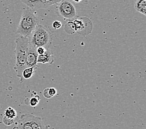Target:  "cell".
Instances as JSON below:
<instances>
[{
	"label": "cell",
	"mask_w": 146,
	"mask_h": 129,
	"mask_svg": "<svg viewBox=\"0 0 146 129\" xmlns=\"http://www.w3.org/2000/svg\"><path fill=\"white\" fill-rule=\"evenodd\" d=\"M49 125H47V126H46V128L45 129H49Z\"/></svg>",
	"instance_id": "20"
},
{
	"label": "cell",
	"mask_w": 146,
	"mask_h": 129,
	"mask_svg": "<svg viewBox=\"0 0 146 129\" xmlns=\"http://www.w3.org/2000/svg\"><path fill=\"white\" fill-rule=\"evenodd\" d=\"M40 97H39V96H38L37 95H35L29 99V104H30L31 106L34 107L38 105V104H39L40 101Z\"/></svg>",
	"instance_id": "14"
},
{
	"label": "cell",
	"mask_w": 146,
	"mask_h": 129,
	"mask_svg": "<svg viewBox=\"0 0 146 129\" xmlns=\"http://www.w3.org/2000/svg\"><path fill=\"white\" fill-rule=\"evenodd\" d=\"M3 122L4 123V124H5L6 125H11L15 123V120H11V119H9V118H7L5 117H3Z\"/></svg>",
	"instance_id": "15"
},
{
	"label": "cell",
	"mask_w": 146,
	"mask_h": 129,
	"mask_svg": "<svg viewBox=\"0 0 146 129\" xmlns=\"http://www.w3.org/2000/svg\"><path fill=\"white\" fill-rule=\"evenodd\" d=\"M20 1H22L23 3H24V4L28 6L29 8L33 9V6L31 3V0H20Z\"/></svg>",
	"instance_id": "19"
},
{
	"label": "cell",
	"mask_w": 146,
	"mask_h": 129,
	"mask_svg": "<svg viewBox=\"0 0 146 129\" xmlns=\"http://www.w3.org/2000/svg\"><path fill=\"white\" fill-rule=\"evenodd\" d=\"M13 129H33L27 119L26 114H22Z\"/></svg>",
	"instance_id": "9"
},
{
	"label": "cell",
	"mask_w": 146,
	"mask_h": 129,
	"mask_svg": "<svg viewBox=\"0 0 146 129\" xmlns=\"http://www.w3.org/2000/svg\"><path fill=\"white\" fill-rule=\"evenodd\" d=\"M47 49V48H46L42 47H38L36 48V52L38 54V55H42V54L46 53Z\"/></svg>",
	"instance_id": "17"
},
{
	"label": "cell",
	"mask_w": 146,
	"mask_h": 129,
	"mask_svg": "<svg viewBox=\"0 0 146 129\" xmlns=\"http://www.w3.org/2000/svg\"><path fill=\"white\" fill-rule=\"evenodd\" d=\"M29 39V44L35 48L40 47L49 48L52 40L50 31L39 24L36 27Z\"/></svg>",
	"instance_id": "3"
},
{
	"label": "cell",
	"mask_w": 146,
	"mask_h": 129,
	"mask_svg": "<svg viewBox=\"0 0 146 129\" xmlns=\"http://www.w3.org/2000/svg\"><path fill=\"white\" fill-rule=\"evenodd\" d=\"M72 1L75 3H77V4L86 5L90 0H72Z\"/></svg>",
	"instance_id": "18"
},
{
	"label": "cell",
	"mask_w": 146,
	"mask_h": 129,
	"mask_svg": "<svg viewBox=\"0 0 146 129\" xmlns=\"http://www.w3.org/2000/svg\"><path fill=\"white\" fill-rule=\"evenodd\" d=\"M37 68V66L33 67H27L24 69L22 72L21 79H20L21 83H23L24 79H29L32 78Z\"/></svg>",
	"instance_id": "10"
},
{
	"label": "cell",
	"mask_w": 146,
	"mask_h": 129,
	"mask_svg": "<svg viewBox=\"0 0 146 129\" xmlns=\"http://www.w3.org/2000/svg\"><path fill=\"white\" fill-rule=\"evenodd\" d=\"M38 54L36 52V48L32 47L29 44L26 56V65L27 67H36Z\"/></svg>",
	"instance_id": "6"
},
{
	"label": "cell",
	"mask_w": 146,
	"mask_h": 129,
	"mask_svg": "<svg viewBox=\"0 0 146 129\" xmlns=\"http://www.w3.org/2000/svg\"><path fill=\"white\" fill-rule=\"evenodd\" d=\"M57 91L54 88H46L43 91V96L45 98L50 99L57 95Z\"/></svg>",
	"instance_id": "13"
},
{
	"label": "cell",
	"mask_w": 146,
	"mask_h": 129,
	"mask_svg": "<svg viewBox=\"0 0 146 129\" xmlns=\"http://www.w3.org/2000/svg\"><path fill=\"white\" fill-rule=\"evenodd\" d=\"M38 24L39 19L34 9L27 7L22 14L16 32L19 36L29 38Z\"/></svg>",
	"instance_id": "1"
},
{
	"label": "cell",
	"mask_w": 146,
	"mask_h": 129,
	"mask_svg": "<svg viewBox=\"0 0 146 129\" xmlns=\"http://www.w3.org/2000/svg\"><path fill=\"white\" fill-rule=\"evenodd\" d=\"M134 9L137 12L146 16V0H136L134 4Z\"/></svg>",
	"instance_id": "11"
},
{
	"label": "cell",
	"mask_w": 146,
	"mask_h": 129,
	"mask_svg": "<svg viewBox=\"0 0 146 129\" xmlns=\"http://www.w3.org/2000/svg\"><path fill=\"white\" fill-rule=\"evenodd\" d=\"M60 1V0H31L33 9H46L54 5H57Z\"/></svg>",
	"instance_id": "5"
},
{
	"label": "cell",
	"mask_w": 146,
	"mask_h": 129,
	"mask_svg": "<svg viewBox=\"0 0 146 129\" xmlns=\"http://www.w3.org/2000/svg\"><path fill=\"white\" fill-rule=\"evenodd\" d=\"M59 15L66 20H74L77 15V12L74 3L70 0H62L57 5Z\"/></svg>",
	"instance_id": "4"
},
{
	"label": "cell",
	"mask_w": 146,
	"mask_h": 129,
	"mask_svg": "<svg viewBox=\"0 0 146 129\" xmlns=\"http://www.w3.org/2000/svg\"><path fill=\"white\" fill-rule=\"evenodd\" d=\"M54 62V56L53 52H52L49 48H47L46 53L38 55L37 64H53Z\"/></svg>",
	"instance_id": "8"
},
{
	"label": "cell",
	"mask_w": 146,
	"mask_h": 129,
	"mask_svg": "<svg viewBox=\"0 0 146 129\" xmlns=\"http://www.w3.org/2000/svg\"><path fill=\"white\" fill-rule=\"evenodd\" d=\"M16 116H17L16 111L15 109H14L13 108L9 107L5 110V115H4L5 117L9 118V119H11V120H15Z\"/></svg>",
	"instance_id": "12"
},
{
	"label": "cell",
	"mask_w": 146,
	"mask_h": 129,
	"mask_svg": "<svg viewBox=\"0 0 146 129\" xmlns=\"http://www.w3.org/2000/svg\"><path fill=\"white\" fill-rule=\"evenodd\" d=\"M29 38L19 36L15 40L16 48V64L14 67L16 75L18 78L21 79L22 72L27 68L26 56L29 47Z\"/></svg>",
	"instance_id": "2"
},
{
	"label": "cell",
	"mask_w": 146,
	"mask_h": 129,
	"mask_svg": "<svg viewBox=\"0 0 146 129\" xmlns=\"http://www.w3.org/2000/svg\"><path fill=\"white\" fill-rule=\"evenodd\" d=\"M52 27L54 29H60L62 27V22L60 21H55L52 23Z\"/></svg>",
	"instance_id": "16"
},
{
	"label": "cell",
	"mask_w": 146,
	"mask_h": 129,
	"mask_svg": "<svg viewBox=\"0 0 146 129\" xmlns=\"http://www.w3.org/2000/svg\"><path fill=\"white\" fill-rule=\"evenodd\" d=\"M60 1H62V0H60Z\"/></svg>",
	"instance_id": "21"
},
{
	"label": "cell",
	"mask_w": 146,
	"mask_h": 129,
	"mask_svg": "<svg viewBox=\"0 0 146 129\" xmlns=\"http://www.w3.org/2000/svg\"><path fill=\"white\" fill-rule=\"evenodd\" d=\"M27 119L32 127L33 129H45L46 126L44 125L42 118L40 117L34 116L31 114H25Z\"/></svg>",
	"instance_id": "7"
}]
</instances>
